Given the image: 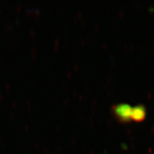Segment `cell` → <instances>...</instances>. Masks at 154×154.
<instances>
[{
  "mask_svg": "<svg viewBox=\"0 0 154 154\" xmlns=\"http://www.w3.org/2000/svg\"><path fill=\"white\" fill-rule=\"evenodd\" d=\"M132 108L133 106L126 103L117 104L113 106V112L116 118L120 121L128 122L131 121Z\"/></svg>",
  "mask_w": 154,
  "mask_h": 154,
  "instance_id": "obj_1",
  "label": "cell"
},
{
  "mask_svg": "<svg viewBox=\"0 0 154 154\" xmlns=\"http://www.w3.org/2000/svg\"><path fill=\"white\" fill-rule=\"evenodd\" d=\"M146 115V110L142 105H138L133 106L131 121L141 122L143 121Z\"/></svg>",
  "mask_w": 154,
  "mask_h": 154,
  "instance_id": "obj_2",
  "label": "cell"
}]
</instances>
